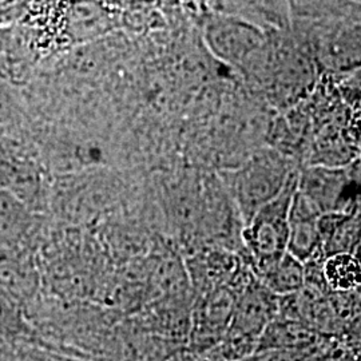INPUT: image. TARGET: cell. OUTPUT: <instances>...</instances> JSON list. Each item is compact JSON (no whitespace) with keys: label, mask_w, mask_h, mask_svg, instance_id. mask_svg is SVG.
<instances>
[{"label":"cell","mask_w":361,"mask_h":361,"mask_svg":"<svg viewBox=\"0 0 361 361\" xmlns=\"http://www.w3.org/2000/svg\"><path fill=\"white\" fill-rule=\"evenodd\" d=\"M357 210H359V212H360V214H361V190H360V194H359V200H357Z\"/></svg>","instance_id":"17"},{"label":"cell","mask_w":361,"mask_h":361,"mask_svg":"<svg viewBox=\"0 0 361 361\" xmlns=\"http://www.w3.org/2000/svg\"><path fill=\"white\" fill-rule=\"evenodd\" d=\"M329 78L332 79L343 104L353 110L361 99V66L344 74Z\"/></svg>","instance_id":"13"},{"label":"cell","mask_w":361,"mask_h":361,"mask_svg":"<svg viewBox=\"0 0 361 361\" xmlns=\"http://www.w3.org/2000/svg\"><path fill=\"white\" fill-rule=\"evenodd\" d=\"M207 8L243 19L265 32L292 26L289 0H210Z\"/></svg>","instance_id":"7"},{"label":"cell","mask_w":361,"mask_h":361,"mask_svg":"<svg viewBox=\"0 0 361 361\" xmlns=\"http://www.w3.org/2000/svg\"><path fill=\"white\" fill-rule=\"evenodd\" d=\"M297 190L320 209L328 212L357 210L361 188L349 177L347 166L304 165L298 169Z\"/></svg>","instance_id":"5"},{"label":"cell","mask_w":361,"mask_h":361,"mask_svg":"<svg viewBox=\"0 0 361 361\" xmlns=\"http://www.w3.org/2000/svg\"><path fill=\"white\" fill-rule=\"evenodd\" d=\"M323 213L305 194H293L289 209V233L286 252L302 264L324 257L319 219Z\"/></svg>","instance_id":"6"},{"label":"cell","mask_w":361,"mask_h":361,"mask_svg":"<svg viewBox=\"0 0 361 361\" xmlns=\"http://www.w3.org/2000/svg\"><path fill=\"white\" fill-rule=\"evenodd\" d=\"M202 37L216 59L243 73L264 46L267 32L235 16L207 11Z\"/></svg>","instance_id":"4"},{"label":"cell","mask_w":361,"mask_h":361,"mask_svg":"<svg viewBox=\"0 0 361 361\" xmlns=\"http://www.w3.org/2000/svg\"><path fill=\"white\" fill-rule=\"evenodd\" d=\"M345 361H361V343L345 348Z\"/></svg>","instance_id":"15"},{"label":"cell","mask_w":361,"mask_h":361,"mask_svg":"<svg viewBox=\"0 0 361 361\" xmlns=\"http://www.w3.org/2000/svg\"><path fill=\"white\" fill-rule=\"evenodd\" d=\"M243 75L264 91L274 107L284 110L304 102L322 78L308 46L292 28L267 32L264 46Z\"/></svg>","instance_id":"1"},{"label":"cell","mask_w":361,"mask_h":361,"mask_svg":"<svg viewBox=\"0 0 361 361\" xmlns=\"http://www.w3.org/2000/svg\"><path fill=\"white\" fill-rule=\"evenodd\" d=\"M347 170H348L349 177L361 188V149L355 157V159L347 166Z\"/></svg>","instance_id":"14"},{"label":"cell","mask_w":361,"mask_h":361,"mask_svg":"<svg viewBox=\"0 0 361 361\" xmlns=\"http://www.w3.org/2000/svg\"><path fill=\"white\" fill-rule=\"evenodd\" d=\"M324 257L337 253L356 255L361 246V214L353 212H328L319 219Z\"/></svg>","instance_id":"8"},{"label":"cell","mask_w":361,"mask_h":361,"mask_svg":"<svg viewBox=\"0 0 361 361\" xmlns=\"http://www.w3.org/2000/svg\"><path fill=\"white\" fill-rule=\"evenodd\" d=\"M353 111H355V113H357V114H359V116H361V99H360V101H359V102H357V104H356V106H355V109H353Z\"/></svg>","instance_id":"16"},{"label":"cell","mask_w":361,"mask_h":361,"mask_svg":"<svg viewBox=\"0 0 361 361\" xmlns=\"http://www.w3.org/2000/svg\"><path fill=\"white\" fill-rule=\"evenodd\" d=\"M329 336L301 320L277 316L258 338L257 349H307L323 344Z\"/></svg>","instance_id":"9"},{"label":"cell","mask_w":361,"mask_h":361,"mask_svg":"<svg viewBox=\"0 0 361 361\" xmlns=\"http://www.w3.org/2000/svg\"><path fill=\"white\" fill-rule=\"evenodd\" d=\"M355 1H356V3H357V4H360V6H361V0H355Z\"/></svg>","instance_id":"18"},{"label":"cell","mask_w":361,"mask_h":361,"mask_svg":"<svg viewBox=\"0 0 361 361\" xmlns=\"http://www.w3.org/2000/svg\"><path fill=\"white\" fill-rule=\"evenodd\" d=\"M292 23H325L361 18L355 0H289Z\"/></svg>","instance_id":"10"},{"label":"cell","mask_w":361,"mask_h":361,"mask_svg":"<svg viewBox=\"0 0 361 361\" xmlns=\"http://www.w3.org/2000/svg\"><path fill=\"white\" fill-rule=\"evenodd\" d=\"M257 279L274 295L292 296L305 285V268L301 261L286 252L284 257Z\"/></svg>","instance_id":"12"},{"label":"cell","mask_w":361,"mask_h":361,"mask_svg":"<svg viewBox=\"0 0 361 361\" xmlns=\"http://www.w3.org/2000/svg\"><path fill=\"white\" fill-rule=\"evenodd\" d=\"M323 276L331 293L361 290V262L357 255L337 253L323 259Z\"/></svg>","instance_id":"11"},{"label":"cell","mask_w":361,"mask_h":361,"mask_svg":"<svg viewBox=\"0 0 361 361\" xmlns=\"http://www.w3.org/2000/svg\"><path fill=\"white\" fill-rule=\"evenodd\" d=\"M298 169L286 182L281 193L261 207L244 225L243 257L256 277L269 271L286 253L289 209L297 189Z\"/></svg>","instance_id":"3"},{"label":"cell","mask_w":361,"mask_h":361,"mask_svg":"<svg viewBox=\"0 0 361 361\" xmlns=\"http://www.w3.org/2000/svg\"><path fill=\"white\" fill-rule=\"evenodd\" d=\"M298 168L295 159L271 147L252 155L241 166L225 171L219 178L245 225L281 193Z\"/></svg>","instance_id":"2"}]
</instances>
